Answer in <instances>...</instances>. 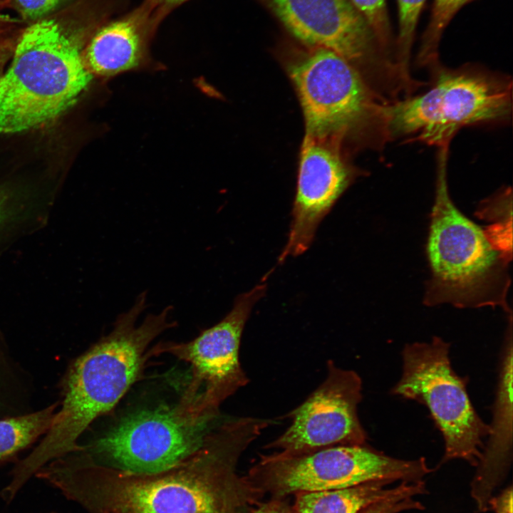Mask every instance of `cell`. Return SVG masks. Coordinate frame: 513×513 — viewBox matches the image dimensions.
Instances as JSON below:
<instances>
[{
	"instance_id": "obj_1",
	"label": "cell",
	"mask_w": 513,
	"mask_h": 513,
	"mask_svg": "<svg viewBox=\"0 0 513 513\" xmlns=\"http://www.w3.org/2000/svg\"><path fill=\"white\" fill-rule=\"evenodd\" d=\"M267 426L255 417L217 422L198 450L157 472L106 467L81 451L48 462L35 475L88 513H227L234 509L237 460Z\"/></svg>"
},
{
	"instance_id": "obj_2",
	"label": "cell",
	"mask_w": 513,
	"mask_h": 513,
	"mask_svg": "<svg viewBox=\"0 0 513 513\" xmlns=\"http://www.w3.org/2000/svg\"><path fill=\"white\" fill-rule=\"evenodd\" d=\"M124 6L123 0H78L23 31L0 78V134L44 128L76 103L93 78L84 48Z\"/></svg>"
},
{
	"instance_id": "obj_3",
	"label": "cell",
	"mask_w": 513,
	"mask_h": 513,
	"mask_svg": "<svg viewBox=\"0 0 513 513\" xmlns=\"http://www.w3.org/2000/svg\"><path fill=\"white\" fill-rule=\"evenodd\" d=\"M147 291L116 318L112 330L78 356L64 381L61 408L40 443L11 470L14 481L24 485L48 462L83 450L78 438L98 417L110 412L142 375L148 347L165 331L172 306L137 321L146 306Z\"/></svg>"
},
{
	"instance_id": "obj_4",
	"label": "cell",
	"mask_w": 513,
	"mask_h": 513,
	"mask_svg": "<svg viewBox=\"0 0 513 513\" xmlns=\"http://www.w3.org/2000/svg\"><path fill=\"white\" fill-rule=\"evenodd\" d=\"M449 147L439 148L435 198L426 244L430 276L423 303L457 308L499 307L512 314L507 296L512 259L497 250L483 227L466 217L449 192Z\"/></svg>"
},
{
	"instance_id": "obj_5",
	"label": "cell",
	"mask_w": 513,
	"mask_h": 513,
	"mask_svg": "<svg viewBox=\"0 0 513 513\" xmlns=\"http://www.w3.org/2000/svg\"><path fill=\"white\" fill-rule=\"evenodd\" d=\"M433 83L425 93L388 102L384 108L389 142L408 138L450 146L460 129L507 121L512 110V82L483 68L433 66Z\"/></svg>"
},
{
	"instance_id": "obj_6",
	"label": "cell",
	"mask_w": 513,
	"mask_h": 513,
	"mask_svg": "<svg viewBox=\"0 0 513 513\" xmlns=\"http://www.w3.org/2000/svg\"><path fill=\"white\" fill-rule=\"evenodd\" d=\"M288 70L306 135L340 139L358 135L376 149L389 142L384 113L388 101L345 58L327 48L308 47Z\"/></svg>"
},
{
	"instance_id": "obj_7",
	"label": "cell",
	"mask_w": 513,
	"mask_h": 513,
	"mask_svg": "<svg viewBox=\"0 0 513 513\" xmlns=\"http://www.w3.org/2000/svg\"><path fill=\"white\" fill-rule=\"evenodd\" d=\"M261 281L236 297L232 309L214 326L187 342H160L150 358L170 354L190 365V378L176 403L181 414L195 423L217 420L221 404L246 385L249 379L239 361L241 338L255 304L264 296Z\"/></svg>"
},
{
	"instance_id": "obj_8",
	"label": "cell",
	"mask_w": 513,
	"mask_h": 513,
	"mask_svg": "<svg viewBox=\"0 0 513 513\" xmlns=\"http://www.w3.org/2000/svg\"><path fill=\"white\" fill-rule=\"evenodd\" d=\"M450 346L439 336L430 342L406 344L402 352L403 373L392 393L428 408L443 436L442 462L462 460L477 467L490 428L470 401L467 378L458 375L451 366Z\"/></svg>"
},
{
	"instance_id": "obj_9",
	"label": "cell",
	"mask_w": 513,
	"mask_h": 513,
	"mask_svg": "<svg viewBox=\"0 0 513 513\" xmlns=\"http://www.w3.org/2000/svg\"><path fill=\"white\" fill-rule=\"evenodd\" d=\"M434 472L425 457L401 460L366 445H338L313 452L261 457L252 475L278 495L341 489L370 482L423 480Z\"/></svg>"
},
{
	"instance_id": "obj_10",
	"label": "cell",
	"mask_w": 513,
	"mask_h": 513,
	"mask_svg": "<svg viewBox=\"0 0 513 513\" xmlns=\"http://www.w3.org/2000/svg\"><path fill=\"white\" fill-rule=\"evenodd\" d=\"M217 423H195L176 404L130 412L82 450L100 465L135 473L168 469L194 453Z\"/></svg>"
},
{
	"instance_id": "obj_11",
	"label": "cell",
	"mask_w": 513,
	"mask_h": 513,
	"mask_svg": "<svg viewBox=\"0 0 513 513\" xmlns=\"http://www.w3.org/2000/svg\"><path fill=\"white\" fill-rule=\"evenodd\" d=\"M296 40L331 50L352 63L371 86L395 82L393 53L378 41L350 0H259Z\"/></svg>"
},
{
	"instance_id": "obj_12",
	"label": "cell",
	"mask_w": 513,
	"mask_h": 513,
	"mask_svg": "<svg viewBox=\"0 0 513 513\" xmlns=\"http://www.w3.org/2000/svg\"><path fill=\"white\" fill-rule=\"evenodd\" d=\"M362 381L356 372L327 363L322 383L288 414L291 425L266 447L296 455L338 445H366L367 435L358 415Z\"/></svg>"
},
{
	"instance_id": "obj_13",
	"label": "cell",
	"mask_w": 513,
	"mask_h": 513,
	"mask_svg": "<svg viewBox=\"0 0 513 513\" xmlns=\"http://www.w3.org/2000/svg\"><path fill=\"white\" fill-rule=\"evenodd\" d=\"M341 140L306 135L300 155L287 242L278 263L309 249L319 224L354 180L356 171L343 157Z\"/></svg>"
},
{
	"instance_id": "obj_14",
	"label": "cell",
	"mask_w": 513,
	"mask_h": 513,
	"mask_svg": "<svg viewBox=\"0 0 513 513\" xmlns=\"http://www.w3.org/2000/svg\"><path fill=\"white\" fill-rule=\"evenodd\" d=\"M165 18L147 1L113 16L98 26L83 52L93 76L110 77L149 63L151 42Z\"/></svg>"
},
{
	"instance_id": "obj_15",
	"label": "cell",
	"mask_w": 513,
	"mask_h": 513,
	"mask_svg": "<svg viewBox=\"0 0 513 513\" xmlns=\"http://www.w3.org/2000/svg\"><path fill=\"white\" fill-rule=\"evenodd\" d=\"M512 321H509L489 438L470 484L471 497L481 512L489 511V501L505 480L512 460Z\"/></svg>"
},
{
	"instance_id": "obj_16",
	"label": "cell",
	"mask_w": 513,
	"mask_h": 513,
	"mask_svg": "<svg viewBox=\"0 0 513 513\" xmlns=\"http://www.w3.org/2000/svg\"><path fill=\"white\" fill-rule=\"evenodd\" d=\"M394 483L378 480L341 489L299 492L292 513H359L390 494Z\"/></svg>"
},
{
	"instance_id": "obj_17",
	"label": "cell",
	"mask_w": 513,
	"mask_h": 513,
	"mask_svg": "<svg viewBox=\"0 0 513 513\" xmlns=\"http://www.w3.org/2000/svg\"><path fill=\"white\" fill-rule=\"evenodd\" d=\"M58 403L35 412L0 419V464L18 454L45 435L54 420Z\"/></svg>"
},
{
	"instance_id": "obj_18",
	"label": "cell",
	"mask_w": 513,
	"mask_h": 513,
	"mask_svg": "<svg viewBox=\"0 0 513 513\" xmlns=\"http://www.w3.org/2000/svg\"><path fill=\"white\" fill-rule=\"evenodd\" d=\"M471 1L434 0L418 55L420 66L430 67L438 62V48L445 29L458 11Z\"/></svg>"
},
{
	"instance_id": "obj_19",
	"label": "cell",
	"mask_w": 513,
	"mask_h": 513,
	"mask_svg": "<svg viewBox=\"0 0 513 513\" xmlns=\"http://www.w3.org/2000/svg\"><path fill=\"white\" fill-rule=\"evenodd\" d=\"M21 373L0 339V416L6 418L26 413L24 405L27 389L22 383Z\"/></svg>"
},
{
	"instance_id": "obj_20",
	"label": "cell",
	"mask_w": 513,
	"mask_h": 513,
	"mask_svg": "<svg viewBox=\"0 0 513 513\" xmlns=\"http://www.w3.org/2000/svg\"><path fill=\"white\" fill-rule=\"evenodd\" d=\"M426 0H397L398 33L395 41V58L404 78L411 83L418 81L410 72V53L420 13Z\"/></svg>"
},
{
	"instance_id": "obj_21",
	"label": "cell",
	"mask_w": 513,
	"mask_h": 513,
	"mask_svg": "<svg viewBox=\"0 0 513 513\" xmlns=\"http://www.w3.org/2000/svg\"><path fill=\"white\" fill-rule=\"evenodd\" d=\"M428 493L423 480L401 482L385 497L373 502L359 513H400L423 510L425 507L416 497Z\"/></svg>"
},
{
	"instance_id": "obj_22",
	"label": "cell",
	"mask_w": 513,
	"mask_h": 513,
	"mask_svg": "<svg viewBox=\"0 0 513 513\" xmlns=\"http://www.w3.org/2000/svg\"><path fill=\"white\" fill-rule=\"evenodd\" d=\"M350 1L366 21L383 47L395 57V42L393 37L386 0H350Z\"/></svg>"
},
{
	"instance_id": "obj_23",
	"label": "cell",
	"mask_w": 513,
	"mask_h": 513,
	"mask_svg": "<svg viewBox=\"0 0 513 513\" xmlns=\"http://www.w3.org/2000/svg\"><path fill=\"white\" fill-rule=\"evenodd\" d=\"M512 190L505 187L483 200L476 210L478 218L489 224L512 226Z\"/></svg>"
},
{
	"instance_id": "obj_24",
	"label": "cell",
	"mask_w": 513,
	"mask_h": 513,
	"mask_svg": "<svg viewBox=\"0 0 513 513\" xmlns=\"http://www.w3.org/2000/svg\"><path fill=\"white\" fill-rule=\"evenodd\" d=\"M78 0H10L23 20L34 23L63 9Z\"/></svg>"
},
{
	"instance_id": "obj_25",
	"label": "cell",
	"mask_w": 513,
	"mask_h": 513,
	"mask_svg": "<svg viewBox=\"0 0 513 513\" xmlns=\"http://www.w3.org/2000/svg\"><path fill=\"white\" fill-rule=\"evenodd\" d=\"M512 486L510 485L499 494L494 495L489 503V510L494 513H512Z\"/></svg>"
},
{
	"instance_id": "obj_26",
	"label": "cell",
	"mask_w": 513,
	"mask_h": 513,
	"mask_svg": "<svg viewBox=\"0 0 513 513\" xmlns=\"http://www.w3.org/2000/svg\"><path fill=\"white\" fill-rule=\"evenodd\" d=\"M166 18L175 9L190 0H146Z\"/></svg>"
},
{
	"instance_id": "obj_27",
	"label": "cell",
	"mask_w": 513,
	"mask_h": 513,
	"mask_svg": "<svg viewBox=\"0 0 513 513\" xmlns=\"http://www.w3.org/2000/svg\"><path fill=\"white\" fill-rule=\"evenodd\" d=\"M16 41L5 39L0 41V78L4 74L6 62L12 57Z\"/></svg>"
},
{
	"instance_id": "obj_28",
	"label": "cell",
	"mask_w": 513,
	"mask_h": 513,
	"mask_svg": "<svg viewBox=\"0 0 513 513\" xmlns=\"http://www.w3.org/2000/svg\"><path fill=\"white\" fill-rule=\"evenodd\" d=\"M252 513H292V510L281 501H271L262 504Z\"/></svg>"
},
{
	"instance_id": "obj_29",
	"label": "cell",
	"mask_w": 513,
	"mask_h": 513,
	"mask_svg": "<svg viewBox=\"0 0 513 513\" xmlns=\"http://www.w3.org/2000/svg\"><path fill=\"white\" fill-rule=\"evenodd\" d=\"M10 4V0H0V39L13 23L12 19H11L9 16L2 14L1 11L5 6Z\"/></svg>"
},
{
	"instance_id": "obj_30",
	"label": "cell",
	"mask_w": 513,
	"mask_h": 513,
	"mask_svg": "<svg viewBox=\"0 0 513 513\" xmlns=\"http://www.w3.org/2000/svg\"><path fill=\"white\" fill-rule=\"evenodd\" d=\"M6 197L0 192V227L6 222L12 214Z\"/></svg>"
},
{
	"instance_id": "obj_31",
	"label": "cell",
	"mask_w": 513,
	"mask_h": 513,
	"mask_svg": "<svg viewBox=\"0 0 513 513\" xmlns=\"http://www.w3.org/2000/svg\"><path fill=\"white\" fill-rule=\"evenodd\" d=\"M227 513H240V512H236V511H234V509H232V510L228 512Z\"/></svg>"
},
{
	"instance_id": "obj_32",
	"label": "cell",
	"mask_w": 513,
	"mask_h": 513,
	"mask_svg": "<svg viewBox=\"0 0 513 513\" xmlns=\"http://www.w3.org/2000/svg\"><path fill=\"white\" fill-rule=\"evenodd\" d=\"M51 513H56V512H51Z\"/></svg>"
}]
</instances>
